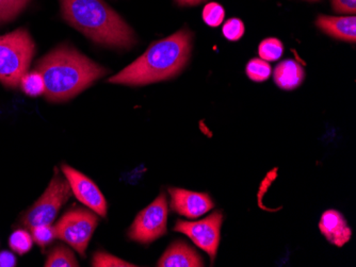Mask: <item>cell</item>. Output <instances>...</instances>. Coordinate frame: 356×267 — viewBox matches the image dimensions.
Returning a JSON list of instances; mask_svg holds the SVG:
<instances>
[{"label": "cell", "instance_id": "obj_4", "mask_svg": "<svg viewBox=\"0 0 356 267\" xmlns=\"http://www.w3.org/2000/svg\"><path fill=\"white\" fill-rule=\"evenodd\" d=\"M35 51V42L23 28L0 35V83L12 89L19 87Z\"/></svg>", "mask_w": 356, "mask_h": 267}, {"label": "cell", "instance_id": "obj_11", "mask_svg": "<svg viewBox=\"0 0 356 267\" xmlns=\"http://www.w3.org/2000/svg\"><path fill=\"white\" fill-rule=\"evenodd\" d=\"M319 228L327 240L338 247L343 246L351 239L352 231L347 221L336 210H329L322 214Z\"/></svg>", "mask_w": 356, "mask_h": 267}, {"label": "cell", "instance_id": "obj_28", "mask_svg": "<svg viewBox=\"0 0 356 267\" xmlns=\"http://www.w3.org/2000/svg\"><path fill=\"white\" fill-rule=\"evenodd\" d=\"M3 0H0V24H3Z\"/></svg>", "mask_w": 356, "mask_h": 267}, {"label": "cell", "instance_id": "obj_10", "mask_svg": "<svg viewBox=\"0 0 356 267\" xmlns=\"http://www.w3.org/2000/svg\"><path fill=\"white\" fill-rule=\"evenodd\" d=\"M169 193L172 210L187 218L202 216L215 206L209 195L205 193L191 192L178 187H170Z\"/></svg>", "mask_w": 356, "mask_h": 267}, {"label": "cell", "instance_id": "obj_22", "mask_svg": "<svg viewBox=\"0 0 356 267\" xmlns=\"http://www.w3.org/2000/svg\"><path fill=\"white\" fill-rule=\"evenodd\" d=\"M32 239L39 246L45 247L51 244L56 238V229L51 225H41L31 229Z\"/></svg>", "mask_w": 356, "mask_h": 267}, {"label": "cell", "instance_id": "obj_1", "mask_svg": "<svg viewBox=\"0 0 356 267\" xmlns=\"http://www.w3.org/2000/svg\"><path fill=\"white\" fill-rule=\"evenodd\" d=\"M37 71L45 83L44 96L51 103L73 98L108 73L105 67L69 45L59 46L40 60Z\"/></svg>", "mask_w": 356, "mask_h": 267}, {"label": "cell", "instance_id": "obj_23", "mask_svg": "<svg viewBox=\"0 0 356 267\" xmlns=\"http://www.w3.org/2000/svg\"><path fill=\"white\" fill-rule=\"evenodd\" d=\"M245 24L239 19H229L222 28L224 37L229 41H239L245 35Z\"/></svg>", "mask_w": 356, "mask_h": 267}, {"label": "cell", "instance_id": "obj_3", "mask_svg": "<svg viewBox=\"0 0 356 267\" xmlns=\"http://www.w3.org/2000/svg\"><path fill=\"white\" fill-rule=\"evenodd\" d=\"M62 17L94 43L128 49L135 45V33L104 0H60Z\"/></svg>", "mask_w": 356, "mask_h": 267}, {"label": "cell", "instance_id": "obj_12", "mask_svg": "<svg viewBox=\"0 0 356 267\" xmlns=\"http://www.w3.org/2000/svg\"><path fill=\"white\" fill-rule=\"evenodd\" d=\"M157 266L201 267L204 266V262L197 250L185 242L176 241L158 261Z\"/></svg>", "mask_w": 356, "mask_h": 267}, {"label": "cell", "instance_id": "obj_24", "mask_svg": "<svg viewBox=\"0 0 356 267\" xmlns=\"http://www.w3.org/2000/svg\"><path fill=\"white\" fill-rule=\"evenodd\" d=\"M30 0H3V23L15 19L29 3Z\"/></svg>", "mask_w": 356, "mask_h": 267}, {"label": "cell", "instance_id": "obj_14", "mask_svg": "<svg viewBox=\"0 0 356 267\" xmlns=\"http://www.w3.org/2000/svg\"><path fill=\"white\" fill-rule=\"evenodd\" d=\"M305 71L299 62L287 59L282 61L274 69V81L277 87L290 91L297 89L303 83Z\"/></svg>", "mask_w": 356, "mask_h": 267}, {"label": "cell", "instance_id": "obj_7", "mask_svg": "<svg viewBox=\"0 0 356 267\" xmlns=\"http://www.w3.org/2000/svg\"><path fill=\"white\" fill-rule=\"evenodd\" d=\"M167 196L161 193L155 201L137 215L128 231V236L141 244H149L167 233Z\"/></svg>", "mask_w": 356, "mask_h": 267}, {"label": "cell", "instance_id": "obj_19", "mask_svg": "<svg viewBox=\"0 0 356 267\" xmlns=\"http://www.w3.org/2000/svg\"><path fill=\"white\" fill-rule=\"evenodd\" d=\"M33 239L26 230H16L9 239V245L16 254L25 255L32 248Z\"/></svg>", "mask_w": 356, "mask_h": 267}, {"label": "cell", "instance_id": "obj_26", "mask_svg": "<svg viewBox=\"0 0 356 267\" xmlns=\"http://www.w3.org/2000/svg\"><path fill=\"white\" fill-rule=\"evenodd\" d=\"M15 256L9 251H1L0 252V267H14L16 266Z\"/></svg>", "mask_w": 356, "mask_h": 267}, {"label": "cell", "instance_id": "obj_25", "mask_svg": "<svg viewBox=\"0 0 356 267\" xmlns=\"http://www.w3.org/2000/svg\"><path fill=\"white\" fill-rule=\"evenodd\" d=\"M332 7L337 13L354 14L356 12V0H331Z\"/></svg>", "mask_w": 356, "mask_h": 267}, {"label": "cell", "instance_id": "obj_15", "mask_svg": "<svg viewBox=\"0 0 356 267\" xmlns=\"http://www.w3.org/2000/svg\"><path fill=\"white\" fill-rule=\"evenodd\" d=\"M44 266L76 267L79 266V263L76 260L71 249L65 246H58L49 254Z\"/></svg>", "mask_w": 356, "mask_h": 267}, {"label": "cell", "instance_id": "obj_21", "mask_svg": "<svg viewBox=\"0 0 356 267\" xmlns=\"http://www.w3.org/2000/svg\"><path fill=\"white\" fill-rule=\"evenodd\" d=\"M92 266L94 267H134L136 265L126 262L118 257L107 254L105 251H97L93 256Z\"/></svg>", "mask_w": 356, "mask_h": 267}, {"label": "cell", "instance_id": "obj_5", "mask_svg": "<svg viewBox=\"0 0 356 267\" xmlns=\"http://www.w3.org/2000/svg\"><path fill=\"white\" fill-rule=\"evenodd\" d=\"M72 194L73 193L67 178H62L56 171L55 176L41 198L26 213L23 224L30 230L41 225L53 224L60 209L69 200Z\"/></svg>", "mask_w": 356, "mask_h": 267}, {"label": "cell", "instance_id": "obj_8", "mask_svg": "<svg viewBox=\"0 0 356 267\" xmlns=\"http://www.w3.org/2000/svg\"><path fill=\"white\" fill-rule=\"evenodd\" d=\"M222 221L223 214L217 211L199 222L178 221L174 230L187 235L194 244L209 255L211 263H213L221 240Z\"/></svg>", "mask_w": 356, "mask_h": 267}, {"label": "cell", "instance_id": "obj_16", "mask_svg": "<svg viewBox=\"0 0 356 267\" xmlns=\"http://www.w3.org/2000/svg\"><path fill=\"white\" fill-rule=\"evenodd\" d=\"M24 93L28 96L38 97L44 95L45 92V83L43 76L39 71H33L31 73H26L19 83Z\"/></svg>", "mask_w": 356, "mask_h": 267}, {"label": "cell", "instance_id": "obj_13", "mask_svg": "<svg viewBox=\"0 0 356 267\" xmlns=\"http://www.w3.org/2000/svg\"><path fill=\"white\" fill-rule=\"evenodd\" d=\"M316 25L323 33L335 39L355 43L356 19L355 17H334L327 15H319Z\"/></svg>", "mask_w": 356, "mask_h": 267}, {"label": "cell", "instance_id": "obj_18", "mask_svg": "<svg viewBox=\"0 0 356 267\" xmlns=\"http://www.w3.org/2000/svg\"><path fill=\"white\" fill-rule=\"evenodd\" d=\"M248 77L255 83H264L268 80L272 74L269 63L263 59H252L245 69Z\"/></svg>", "mask_w": 356, "mask_h": 267}, {"label": "cell", "instance_id": "obj_6", "mask_svg": "<svg viewBox=\"0 0 356 267\" xmlns=\"http://www.w3.org/2000/svg\"><path fill=\"white\" fill-rule=\"evenodd\" d=\"M97 224L99 218L93 212L85 209H73L65 213L56 225V235L75 249L80 256L85 257Z\"/></svg>", "mask_w": 356, "mask_h": 267}, {"label": "cell", "instance_id": "obj_27", "mask_svg": "<svg viewBox=\"0 0 356 267\" xmlns=\"http://www.w3.org/2000/svg\"><path fill=\"white\" fill-rule=\"evenodd\" d=\"M176 3L179 6H197L200 3H204L206 0H175Z\"/></svg>", "mask_w": 356, "mask_h": 267}, {"label": "cell", "instance_id": "obj_9", "mask_svg": "<svg viewBox=\"0 0 356 267\" xmlns=\"http://www.w3.org/2000/svg\"><path fill=\"white\" fill-rule=\"evenodd\" d=\"M62 173L67 178L76 198L91 209L96 214L106 217L107 215V201L99 190V187L77 169L67 164L61 165Z\"/></svg>", "mask_w": 356, "mask_h": 267}, {"label": "cell", "instance_id": "obj_2", "mask_svg": "<svg viewBox=\"0 0 356 267\" xmlns=\"http://www.w3.org/2000/svg\"><path fill=\"white\" fill-rule=\"evenodd\" d=\"M192 39L191 31L184 28L167 39L155 42L141 57L109 78L108 83L140 87L175 77L189 62Z\"/></svg>", "mask_w": 356, "mask_h": 267}, {"label": "cell", "instance_id": "obj_17", "mask_svg": "<svg viewBox=\"0 0 356 267\" xmlns=\"http://www.w3.org/2000/svg\"><path fill=\"white\" fill-rule=\"evenodd\" d=\"M258 53H259L261 59L265 60V61H277L283 55V43L280 40L275 39V37H269V39L264 40L259 44Z\"/></svg>", "mask_w": 356, "mask_h": 267}, {"label": "cell", "instance_id": "obj_29", "mask_svg": "<svg viewBox=\"0 0 356 267\" xmlns=\"http://www.w3.org/2000/svg\"><path fill=\"white\" fill-rule=\"evenodd\" d=\"M307 1H313V3H317V1H320V0H307Z\"/></svg>", "mask_w": 356, "mask_h": 267}, {"label": "cell", "instance_id": "obj_20", "mask_svg": "<svg viewBox=\"0 0 356 267\" xmlns=\"http://www.w3.org/2000/svg\"><path fill=\"white\" fill-rule=\"evenodd\" d=\"M202 15H203V21L209 27H219L225 17V10L219 3H209L204 8Z\"/></svg>", "mask_w": 356, "mask_h": 267}]
</instances>
